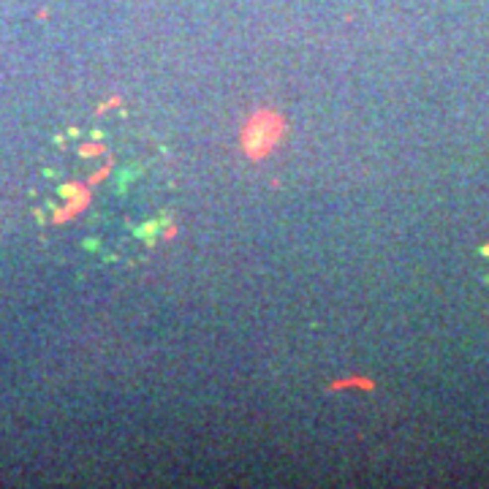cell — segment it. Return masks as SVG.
Listing matches in <instances>:
<instances>
[{
  "label": "cell",
  "instance_id": "obj_2",
  "mask_svg": "<svg viewBox=\"0 0 489 489\" xmlns=\"http://www.w3.org/2000/svg\"><path fill=\"white\" fill-rule=\"evenodd\" d=\"M476 280H479L484 302L489 304V220L484 223L479 245H476Z\"/></svg>",
  "mask_w": 489,
  "mask_h": 489
},
{
  "label": "cell",
  "instance_id": "obj_1",
  "mask_svg": "<svg viewBox=\"0 0 489 489\" xmlns=\"http://www.w3.org/2000/svg\"><path fill=\"white\" fill-rule=\"evenodd\" d=\"M68 166L52 188L49 223L101 267H136L171 234L177 182L155 134L125 109H106L66 139Z\"/></svg>",
  "mask_w": 489,
  "mask_h": 489
}]
</instances>
